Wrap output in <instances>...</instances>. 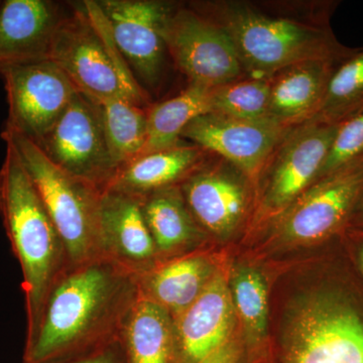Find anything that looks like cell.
I'll return each mask as SVG.
<instances>
[{
	"label": "cell",
	"mask_w": 363,
	"mask_h": 363,
	"mask_svg": "<svg viewBox=\"0 0 363 363\" xmlns=\"http://www.w3.org/2000/svg\"><path fill=\"white\" fill-rule=\"evenodd\" d=\"M140 296L138 276L106 257L69 267L52 286L23 363L64 362L123 340Z\"/></svg>",
	"instance_id": "6da1fadb"
},
{
	"label": "cell",
	"mask_w": 363,
	"mask_h": 363,
	"mask_svg": "<svg viewBox=\"0 0 363 363\" xmlns=\"http://www.w3.org/2000/svg\"><path fill=\"white\" fill-rule=\"evenodd\" d=\"M338 4L217 0L190 6L225 32L247 77L271 78L295 64L345 60L355 52L332 30Z\"/></svg>",
	"instance_id": "7a4b0ae2"
},
{
	"label": "cell",
	"mask_w": 363,
	"mask_h": 363,
	"mask_svg": "<svg viewBox=\"0 0 363 363\" xmlns=\"http://www.w3.org/2000/svg\"><path fill=\"white\" fill-rule=\"evenodd\" d=\"M0 169V218L23 274L26 337L39 327L48 296L70 267L61 236L11 143Z\"/></svg>",
	"instance_id": "3957f363"
},
{
	"label": "cell",
	"mask_w": 363,
	"mask_h": 363,
	"mask_svg": "<svg viewBox=\"0 0 363 363\" xmlns=\"http://www.w3.org/2000/svg\"><path fill=\"white\" fill-rule=\"evenodd\" d=\"M50 60L76 89L95 104L124 98L140 106L152 104L138 82L112 37L96 0L73 4L64 14L52 40Z\"/></svg>",
	"instance_id": "277c9868"
},
{
	"label": "cell",
	"mask_w": 363,
	"mask_h": 363,
	"mask_svg": "<svg viewBox=\"0 0 363 363\" xmlns=\"http://www.w3.org/2000/svg\"><path fill=\"white\" fill-rule=\"evenodd\" d=\"M25 164L52 223L61 236L70 267L104 257L100 241V199L104 191L52 164L30 138L4 128Z\"/></svg>",
	"instance_id": "5b68a950"
},
{
	"label": "cell",
	"mask_w": 363,
	"mask_h": 363,
	"mask_svg": "<svg viewBox=\"0 0 363 363\" xmlns=\"http://www.w3.org/2000/svg\"><path fill=\"white\" fill-rule=\"evenodd\" d=\"M162 33L169 58L189 84L213 88L247 77L228 35L190 4H172Z\"/></svg>",
	"instance_id": "8992f818"
},
{
	"label": "cell",
	"mask_w": 363,
	"mask_h": 363,
	"mask_svg": "<svg viewBox=\"0 0 363 363\" xmlns=\"http://www.w3.org/2000/svg\"><path fill=\"white\" fill-rule=\"evenodd\" d=\"M338 125L308 121L288 131L255 182L264 216H278L317 181Z\"/></svg>",
	"instance_id": "52a82bcc"
},
{
	"label": "cell",
	"mask_w": 363,
	"mask_h": 363,
	"mask_svg": "<svg viewBox=\"0 0 363 363\" xmlns=\"http://www.w3.org/2000/svg\"><path fill=\"white\" fill-rule=\"evenodd\" d=\"M33 143L58 168L99 190L108 187L118 171L107 147L99 107L80 92L51 130Z\"/></svg>",
	"instance_id": "ba28073f"
},
{
	"label": "cell",
	"mask_w": 363,
	"mask_h": 363,
	"mask_svg": "<svg viewBox=\"0 0 363 363\" xmlns=\"http://www.w3.org/2000/svg\"><path fill=\"white\" fill-rule=\"evenodd\" d=\"M9 104L4 128L37 142L58 121L78 90L51 60L28 64H2Z\"/></svg>",
	"instance_id": "9c48e42d"
},
{
	"label": "cell",
	"mask_w": 363,
	"mask_h": 363,
	"mask_svg": "<svg viewBox=\"0 0 363 363\" xmlns=\"http://www.w3.org/2000/svg\"><path fill=\"white\" fill-rule=\"evenodd\" d=\"M289 363H363V319L335 298L304 306L289 329Z\"/></svg>",
	"instance_id": "30bf717a"
},
{
	"label": "cell",
	"mask_w": 363,
	"mask_h": 363,
	"mask_svg": "<svg viewBox=\"0 0 363 363\" xmlns=\"http://www.w3.org/2000/svg\"><path fill=\"white\" fill-rule=\"evenodd\" d=\"M362 193L363 160L315 182L276 216L277 231L289 242L323 240L350 218Z\"/></svg>",
	"instance_id": "8fae6325"
},
{
	"label": "cell",
	"mask_w": 363,
	"mask_h": 363,
	"mask_svg": "<svg viewBox=\"0 0 363 363\" xmlns=\"http://www.w3.org/2000/svg\"><path fill=\"white\" fill-rule=\"evenodd\" d=\"M97 4L138 82L149 94L157 90L169 58L162 28L172 4L156 0H97Z\"/></svg>",
	"instance_id": "7c38bea8"
},
{
	"label": "cell",
	"mask_w": 363,
	"mask_h": 363,
	"mask_svg": "<svg viewBox=\"0 0 363 363\" xmlns=\"http://www.w3.org/2000/svg\"><path fill=\"white\" fill-rule=\"evenodd\" d=\"M291 128L269 119L250 121L211 112L193 119L181 138L231 162L255 184Z\"/></svg>",
	"instance_id": "4fadbf2b"
},
{
	"label": "cell",
	"mask_w": 363,
	"mask_h": 363,
	"mask_svg": "<svg viewBox=\"0 0 363 363\" xmlns=\"http://www.w3.org/2000/svg\"><path fill=\"white\" fill-rule=\"evenodd\" d=\"M255 182L226 160L210 154L180 188L198 225L217 236L233 233L250 209Z\"/></svg>",
	"instance_id": "5bb4252c"
},
{
	"label": "cell",
	"mask_w": 363,
	"mask_h": 363,
	"mask_svg": "<svg viewBox=\"0 0 363 363\" xmlns=\"http://www.w3.org/2000/svg\"><path fill=\"white\" fill-rule=\"evenodd\" d=\"M102 255L138 277L154 269L159 253L143 211V199L106 189L100 199Z\"/></svg>",
	"instance_id": "9a60e30c"
},
{
	"label": "cell",
	"mask_w": 363,
	"mask_h": 363,
	"mask_svg": "<svg viewBox=\"0 0 363 363\" xmlns=\"http://www.w3.org/2000/svg\"><path fill=\"white\" fill-rule=\"evenodd\" d=\"M235 308L230 286L215 272L194 303L175 319L182 363H196L229 340Z\"/></svg>",
	"instance_id": "2e32d148"
},
{
	"label": "cell",
	"mask_w": 363,
	"mask_h": 363,
	"mask_svg": "<svg viewBox=\"0 0 363 363\" xmlns=\"http://www.w3.org/2000/svg\"><path fill=\"white\" fill-rule=\"evenodd\" d=\"M58 4L48 0H4L0 6V65L50 60L62 18Z\"/></svg>",
	"instance_id": "e0dca14e"
},
{
	"label": "cell",
	"mask_w": 363,
	"mask_h": 363,
	"mask_svg": "<svg viewBox=\"0 0 363 363\" xmlns=\"http://www.w3.org/2000/svg\"><path fill=\"white\" fill-rule=\"evenodd\" d=\"M344 60H311L269 78V118L285 128L310 121L323 101L332 74Z\"/></svg>",
	"instance_id": "ac0fdd59"
},
{
	"label": "cell",
	"mask_w": 363,
	"mask_h": 363,
	"mask_svg": "<svg viewBox=\"0 0 363 363\" xmlns=\"http://www.w3.org/2000/svg\"><path fill=\"white\" fill-rule=\"evenodd\" d=\"M209 155L198 145L183 140L175 147L143 155L121 167L106 189L143 197L162 189L180 186Z\"/></svg>",
	"instance_id": "d6986e66"
},
{
	"label": "cell",
	"mask_w": 363,
	"mask_h": 363,
	"mask_svg": "<svg viewBox=\"0 0 363 363\" xmlns=\"http://www.w3.org/2000/svg\"><path fill=\"white\" fill-rule=\"evenodd\" d=\"M214 272L204 255H186L160 262L138 277L140 291L176 319L201 295Z\"/></svg>",
	"instance_id": "ffe728a7"
},
{
	"label": "cell",
	"mask_w": 363,
	"mask_h": 363,
	"mask_svg": "<svg viewBox=\"0 0 363 363\" xmlns=\"http://www.w3.org/2000/svg\"><path fill=\"white\" fill-rule=\"evenodd\" d=\"M123 342L128 363H177L178 359L182 362L175 319L140 291Z\"/></svg>",
	"instance_id": "44dd1931"
},
{
	"label": "cell",
	"mask_w": 363,
	"mask_h": 363,
	"mask_svg": "<svg viewBox=\"0 0 363 363\" xmlns=\"http://www.w3.org/2000/svg\"><path fill=\"white\" fill-rule=\"evenodd\" d=\"M143 211L157 253L188 247L200 236V226L186 204L180 186L143 196Z\"/></svg>",
	"instance_id": "7402d4cb"
},
{
	"label": "cell",
	"mask_w": 363,
	"mask_h": 363,
	"mask_svg": "<svg viewBox=\"0 0 363 363\" xmlns=\"http://www.w3.org/2000/svg\"><path fill=\"white\" fill-rule=\"evenodd\" d=\"M212 88L189 84L176 96L152 104L147 112V140L143 155L183 142L182 133L193 119L211 112Z\"/></svg>",
	"instance_id": "603a6c76"
},
{
	"label": "cell",
	"mask_w": 363,
	"mask_h": 363,
	"mask_svg": "<svg viewBox=\"0 0 363 363\" xmlns=\"http://www.w3.org/2000/svg\"><path fill=\"white\" fill-rule=\"evenodd\" d=\"M97 104L107 147L119 169L140 157L145 150L149 107L145 108L124 98H111Z\"/></svg>",
	"instance_id": "cb8c5ba5"
},
{
	"label": "cell",
	"mask_w": 363,
	"mask_h": 363,
	"mask_svg": "<svg viewBox=\"0 0 363 363\" xmlns=\"http://www.w3.org/2000/svg\"><path fill=\"white\" fill-rule=\"evenodd\" d=\"M362 111L363 48H359L332 74L323 101L310 121L339 124Z\"/></svg>",
	"instance_id": "d4e9b609"
},
{
	"label": "cell",
	"mask_w": 363,
	"mask_h": 363,
	"mask_svg": "<svg viewBox=\"0 0 363 363\" xmlns=\"http://www.w3.org/2000/svg\"><path fill=\"white\" fill-rule=\"evenodd\" d=\"M269 78L245 77L217 86L212 88L211 112L250 121H266L269 119Z\"/></svg>",
	"instance_id": "484cf974"
},
{
	"label": "cell",
	"mask_w": 363,
	"mask_h": 363,
	"mask_svg": "<svg viewBox=\"0 0 363 363\" xmlns=\"http://www.w3.org/2000/svg\"><path fill=\"white\" fill-rule=\"evenodd\" d=\"M235 312L248 332L259 337L266 331L269 301L264 279L255 269L242 267L235 272L231 286Z\"/></svg>",
	"instance_id": "4316f807"
},
{
	"label": "cell",
	"mask_w": 363,
	"mask_h": 363,
	"mask_svg": "<svg viewBox=\"0 0 363 363\" xmlns=\"http://www.w3.org/2000/svg\"><path fill=\"white\" fill-rule=\"evenodd\" d=\"M362 160L363 111L339 123L317 181Z\"/></svg>",
	"instance_id": "83f0119b"
},
{
	"label": "cell",
	"mask_w": 363,
	"mask_h": 363,
	"mask_svg": "<svg viewBox=\"0 0 363 363\" xmlns=\"http://www.w3.org/2000/svg\"><path fill=\"white\" fill-rule=\"evenodd\" d=\"M52 363H128L123 340L86 357Z\"/></svg>",
	"instance_id": "f1b7e54d"
},
{
	"label": "cell",
	"mask_w": 363,
	"mask_h": 363,
	"mask_svg": "<svg viewBox=\"0 0 363 363\" xmlns=\"http://www.w3.org/2000/svg\"><path fill=\"white\" fill-rule=\"evenodd\" d=\"M196 363H240V350L236 342L228 340L208 357Z\"/></svg>",
	"instance_id": "f546056e"
},
{
	"label": "cell",
	"mask_w": 363,
	"mask_h": 363,
	"mask_svg": "<svg viewBox=\"0 0 363 363\" xmlns=\"http://www.w3.org/2000/svg\"><path fill=\"white\" fill-rule=\"evenodd\" d=\"M355 214H357V216L359 217V218L363 220V193L362 195L360 196L357 205H355L354 210H353L352 215H351V216H353V215Z\"/></svg>",
	"instance_id": "4dcf8cb0"
},
{
	"label": "cell",
	"mask_w": 363,
	"mask_h": 363,
	"mask_svg": "<svg viewBox=\"0 0 363 363\" xmlns=\"http://www.w3.org/2000/svg\"><path fill=\"white\" fill-rule=\"evenodd\" d=\"M359 262H360V267H362V269L363 272V248H362V252H360Z\"/></svg>",
	"instance_id": "1f68e13d"
},
{
	"label": "cell",
	"mask_w": 363,
	"mask_h": 363,
	"mask_svg": "<svg viewBox=\"0 0 363 363\" xmlns=\"http://www.w3.org/2000/svg\"><path fill=\"white\" fill-rule=\"evenodd\" d=\"M0 6H1V1H0Z\"/></svg>",
	"instance_id": "d6a6232c"
}]
</instances>
